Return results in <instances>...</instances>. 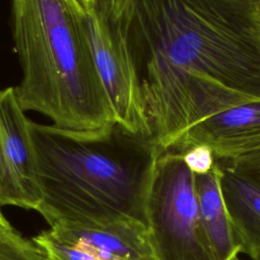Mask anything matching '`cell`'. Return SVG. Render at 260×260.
I'll use <instances>...</instances> for the list:
<instances>
[{
  "label": "cell",
  "mask_w": 260,
  "mask_h": 260,
  "mask_svg": "<svg viewBox=\"0 0 260 260\" xmlns=\"http://www.w3.org/2000/svg\"><path fill=\"white\" fill-rule=\"evenodd\" d=\"M187 168L194 175L208 173L215 164L212 149L205 144H197L180 152Z\"/></svg>",
  "instance_id": "7c38bea8"
},
{
  "label": "cell",
  "mask_w": 260,
  "mask_h": 260,
  "mask_svg": "<svg viewBox=\"0 0 260 260\" xmlns=\"http://www.w3.org/2000/svg\"><path fill=\"white\" fill-rule=\"evenodd\" d=\"M41 201L51 225L146 224V201L161 150L152 138L115 123L84 131L29 120ZM147 226V225H146Z\"/></svg>",
  "instance_id": "7a4b0ae2"
},
{
  "label": "cell",
  "mask_w": 260,
  "mask_h": 260,
  "mask_svg": "<svg viewBox=\"0 0 260 260\" xmlns=\"http://www.w3.org/2000/svg\"><path fill=\"white\" fill-rule=\"evenodd\" d=\"M253 0H128L121 16L161 152L195 124L260 101Z\"/></svg>",
  "instance_id": "6da1fadb"
},
{
  "label": "cell",
  "mask_w": 260,
  "mask_h": 260,
  "mask_svg": "<svg viewBox=\"0 0 260 260\" xmlns=\"http://www.w3.org/2000/svg\"><path fill=\"white\" fill-rule=\"evenodd\" d=\"M109 10L116 18H121L128 0H105Z\"/></svg>",
  "instance_id": "5bb4252c"
},
{
  "label": "cell",
  "mask_w": 260,
  "mask_h": 260,
  "mask_svg": "<svg viewBox=\"0 0 260 260\" xmlns=\"http://www.w3.org/2000/svg\"><path fill=\"white\" fill-rule=\"evenodd\" d=\"M254 3L260 7V0H254Z\"/></svg>",
  "instance_id": "e0dca14e"
},
{
  "label": "cell",
  "mask_w": 260,
  "mask_h": 260,
  "mask_svg": "<svg viewBox=\"0 0 260 260\" xmlns=\"http://www.w3.org/2000/svg\"><path fill=\"white\" fill-rule=\"evenodd\" d=\"M83 8L93 64L116 123L132 134L152 138L121 18L114 17L105 0Z\"/></svg>",
  "instance_id": "5b68a950"
},
{
  "label": "cell",
  "mask_w": 260,
  "mask_h": 260,
  "mask_svg": "<svg viewBox=\"0 0 260 260\" xmlns=\"http://www.w3.org/2000/svg\"><path fill=\"white\" fill-rule=\"evenodd\" d=\"M216 162L221 169V194L240 253L260 260V180Z\"/></svg>",
  "instance_id": "9c48e42d"
},
{
  "label": "cell",
  "mask_w": 260,
  "mask_h": 260,
  "mask_svg": "<svg viewBox=\"0 0 260 260\" xmlns=\"http://www.w3.org/2000/svg\"><path fill=\"white\" fill-rule=\"evenodd\" d=\"M208 145L215 160L226 161L260 150V101L241 104L193 125L169 150Z\"/></svg>",
  "instance_id": "ba28073f"
},
{
  "label": "cell",
  "mask_w": 260,
  "mask_h": 260,
  "mask_svg": "<svg viewBox=\"0 0 260 260\" xmlns=\"http://www.w3.org/2000/svg\"><path fill=\"white\" fill-rule=\"evenodd\" d=\"M78 1L81 3L82 6H84V5H86L87 3H89V2H91V1H93V0H78Z\"/></svg>",
  "instance_id": "2e32d148"
},
{
  "label": "cell",
  "mask_w": 260,
  "mask_h": 260,
  "mask_svg": "<svg viewBox=\"0 0 260 260\" xmlns=\"http://www.w3.org/2000/svg\"><path fill=\"white\" fill-rule=\"evenodd\" d=\"M46 260H157L146 224H55L32 238Z\"/></svg>",
  "instance_id": "8992f818"
},
{
  "label": "cell",
  "mask_w": 260,
  "mask_h": 260,
  "mask_svg": "<svg viewBox=\"0 0 260 260\" xmlns=\"http://www.w3.org/2000/svg\"><path fill=\"white\" fill-rule=\"evenodd\" d=\"M146 225L157 260H214L201 226L195 175L180 152L167 150L157 158Z\"/></svg>",
  "instance_id": "277c9868"
},
{
  "label": "cell",
  "mask_w": 260,
  "mask_h": 260,
  "mask_svg": "<svg viewBox=\"0 0 260 260\" xmlns=\"http://www.w3.org/2000/svg\"><path fill=\"white\" fill-rule=\"evenodd\" d=\"M220 177L216 161L208 173L195 175L201 226L214 260H238L240 249L222 198Z\"/></svg>",
  "instance_id": "30bf717a"
},
{
  "label": "cell",
  "mask_w": 260,
  "mask_h": 260,
  "mask_svg": "<svg viewBox=\"0 0 260 260\" xmlns=\"http://www.w3.org/2000/svg\"><path fill=\"white\" fill-rule=\"evenodd\" d=\"M252 19L254 22V26H255L258 39L260 41V7L254 3V0H253V6H252Z\"/></svg>",
  "instance_id": "9a60e30c"
},
{
  "label": "cell",
  "mask_w": 260,
  "mask_h": 260,
  "mask_svg": "<svg viewBox=\"0 0 260 260\" xmlns=\"http://www.w3.org/2000/svg\"><path fill=\"white\" fill-rule=\"evenodd\" d=\"M40 201L29 120L14 87L0 89V206L37 210Z\"/></svg>",
  "instance_id": "52a82bcc"
},
{
  "label": "cell",
  "mask_w": 260,
  "mask_h": 260,
  "mask_svg": "<svg viewBox=\"0 0 260 260\" xmlns=\"http://www.w3.org/2000/svg\"><path fill=\"white\" fill-rule=\"evenodd\" d=\"M218 162L232 166L260 180V150L254 151L252 153L243 155L241 157H238L232 160L218 161Z\"/></svg>",
  "instance_id": "4fadbf2b"
},
{
  "label": "cell",
  "mask_w": 260,
  "mask_h": 260,
  "mask_svg": "<svg viewBox=\"0 0 260 260\" xmlns=\"http://www.w3.org/2000/svg\"><path fill=\"white\" fill-rule=\"evenodd\" d=\"M0 260H46L40 247L4 217L0 221Z\"/></svg>",
  "instance_id": "8fae6325"
},
{
  "label": "cell",
  "mask_w": 260,
  "mask_h": 260,
  "mask_svg": "<svg viewBox=\"0 0 260 260\" xmlns=\"http://www.w3.org/2000/svg\"><path fill=\"white\" fill-rule=\"evenodd\" d=\"M11 30L22 73L14 90L24 112L75 130H106L116 123L78 0H11Z\"/></svg>",
  "instance_id": "3957f363"
}]
</instances>
